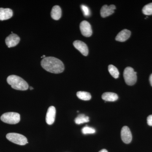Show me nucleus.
<instances>
[{
  "instance_id": "nucleus-1",
  "label": "nucleus",
  "mask_w": 152,
  "mask_h": 152,
  "mask_svg": "<svg viewBox=\"0 0 152 152\" xmlns=\"http://www.w3.org/2000/svg\"><path fill=\"white\" fill-rule=\"evenodd\" d=\"M41 64L44 69L52 73H61L64 70L62 61L55 57H45L41 61Z\"/></svg>"
},
{
  "instance_id": "nucleus-2",
  "label": "nucleus",
  "mask_w": 152,
  "mask_h": 152,
  "mask_svg": "<svg viewBox=\"0 0 152 152\" xmlns=\"http://www.w3.org/2000/svg\"><path fill=\"white\" fill-rule=\"evenodd\" d=\"M7 82L14 89L26 91L28 88V85L24 80L19 76L12 75L7 78Z\"/></svg>"
},
{
  "instance_id": "nucleus-3",
  "label": "nucleus",
  "mask_w": 152,
  "mask_h": 152,
  "mask_svg": "<svg viewBox=\"0 0 152 152\" xmlns=\"http://www.w3.org/2000/svg\"><path fill=\"white\" fill-rule=\"evenodd\" d=\"M1 119L3 122L10 124H16L20 121V116L18 113L9 112L2 115Z\"/></svg>"
},
{
  "instance_id": "nucleus-4",
  "label": "nucleus",
  "mask_w": 152,
  "mask_h": 152,
  "mask_svg": "<svg viewBox=\"0 0 152 152\" xmlns=\"http://www.w3.org/2000/svg\"><path fill=\"white\" fill-rule=\"evenodd\" d=\"M124 77L125 82L129 86H133L137 82V72L131 67H127L125 69Z\"/></svg>"
},
{
  "instance_id": "nucleus-5",
  "label": "nucleus",
  "mask_w": 152,
  "mask_h": 152,
  "mask_svg": "<svg viewBox=\"0 0 152 152\" xmlns=\"http://www.w3.org/2000/svg\"><path fill=\"white\" fill-rule=\"evenodd\" d=\"M6 137L10 141L20 145H24L28 143L26 137L18 133H9L7 134Z\"/></svg>"
},
{
  "instance_id": "nucleus-6",
  "label": "nucleus",
  "mask_w": 152,
  "mask_h": 152,
  "mask_svg": "<svg viewBox=\"0 0 152 152\" xmlns=\"http://www.w3.org/2000/svg\"><path fill=\"white\" fill-rule=\"evenodd\" d=\"M80 30L82 35L86 37H90L92 34V30L89 23L87 21H82L80 24Z\"/></svg>"
},
{
  "instance_id": "nucleus-7",
  "label": "nucleus",
  "mask_w": 152,
  "mask_h": 152,
  "mask_svg": "<svg viewBox=\"0 0 152 152\" xmlns=\"http://www.w3.org/2000/svg\"><path fill=\"white\" fill-rule=\"evenodd\" d=\"M121 137L123 142L126 144H129L132 139V133L129 128L127 126L123 127L121 131Z\"/></svg>"
},
{
  "instance_id": "nucleus-8",
  "label": "nucleus",
  "mask_w": 152,
  "mask_h": 152,
  "mask_svg": "<svg viewBox=\"0 0 152 152\" xmlns=\"http://www.w3.org/2000/svg\"><path fill=\"white\" fill-rule=\"evenodd\" d=\"M20 41L19 36L15 34H12L6 38L5 42L9 48H12L17 46Z\"/></svg>"
},
{
  "instance_id": "nucleus-9",
  "label": "nucleus",
  "mask_w": 152,
  "mask_h": 152,
  "mask_svg": "<svg viewBox=\"0 0 152 152\" xmlns=\"http://www.w3.org/2000/svg\"><path fill=\"white\" fill-rule=\"evenodd\" d=\"M56 109L54 106L49 107L46 117V121L48 125H52L55 122L56 118Z\"/></svg>"
},
{
  "instance_id": "nucleus-10",
  "label": "nucleus",
  "mask_w": 152,
  "mask_h": 152,
  "mask_svg": "<svg viewBox=\"0 0 152 152\" xmlns=\"http://www.w3.org/2000/svg\"><path fill=\"white\" fill-rule=\"evenodd\" d=\"M74 47L84 56H88V49L86 44L82 41L76 40L73 42Z\"/></svg>"
},
{
  "instance_id": "nucleus-11",
  "label": "nucleus",
  "mask_w": 152,
  "mask_h": 152,
  "mask_svg": "<svg viewBox=\"0 0 152 152\" xmlns=\"http://www.w3.org/2000/svg\"><path fill=\"white\" fill-rule=\"evenodd\" d=\"M115 9V6L114 5H111L109 6L105 5L101 8L100 11L101 16L102 18H106L110 15L114 13V10Z\"/></svg>"
},
{
  "instance_id": "nucleus-12",
  "label": "nucleus",
  "mask_w": 152,
  "mask_h": 152,
  "mask_svg": "<svg viewBox=\"0 0 152 152\" xmlns=\"http://www.w3.org/2000/svg\"><path fill=\"white\" fill-rule=\"evenodd\" d=\"M13 14V11L10 9L0 8V20H5L11 18Z\"/></svg>"
},
{
  "instance_id": "nucleus-13",
  "label": "nucleus",
  "mask_w": 152,
  "mask_h": 152,
  "mask_svg": "<svg viewBox=\"0 0 152 152\" xmlns=\"http://www.w3.org/2000/svg\"><path fill=\"white\" fill-rule=\"evenodd\" d=\"M131 34L130 31L127 29L123 30L117 35L115 40L120 42H125L130 37Z\"/></svg>"
},
{
  "instance_id": "nucleus-14",
  "label": "nucleus",
  "mask_w": 152,
  "mask_h": 152,
  "mask_svg": "<svg viewBox=\"0 0 152 152\" xmlns=\"http://www.w3.org/2000/svg\"><path fill=\"white\" fill-rule=\"evenodd\" d=\"M61 9L59 6L58 5L54 6L51 12V16L52 18L56 20H59L61 17Z\"/></svg>"
},
{
  "instance_id": "nucleus-15",
  "label": "nucleus",
  "mask_w": 152,
  "mask_h": 152,
  "mask_svg": "<svg viewBox=\"0 0 152 152\" xmlns=\"http://www.w3.org/2000/svg\"><path fill=\"white\" fill-rule=\"evenodd\" d=\"M102 99L105 102H115L118 99V96L115 93L106 92L104 93L102 95Z\"/></svg>"
},
{
  "instance_id": "nucleus-16",
  "label": "nucleus",
  "mask_w": 152,
  "mask_h": 152,
  "mask_svg": "<svg viewBox=\"0 0 152 152\" xmlns=\"http://www.w3.org/2000/svg\"><path fill=\"white\" fill-rule=\"evenodd\" d=\"M89 122V118L84 114H80L75 119V122L77 124H81Z\"/></svg>"
},
{
  "instance_id": "nucleus-17",
  "label": "nucleus",
  "mask_w": 152,
  "mask_h": 152,
  "mask_svg": "<svg viewBox=\"0 0 152 152\" xmlns=\"http://www.w3.org/2000/svg\"><path fill=\"white\" fill-rule=\"evenodd\" d=\"M77 97L82 100L88 101L91 98V96L89 93L86 91H79L77 93Z\"/></svg>"
},
{
  "instance_id": "nucleus-18",
  "label": "nucleus",
  "mask_w": 152,
  "mask_h": 152,
  "mask_svg": "<svg viewBox=\"0 0 152 152\" xmlns=\"http://www.w3.org/2000/svg\"><path fill=\"white\" fill-rule=\"evenodd\" d=\"M108 71L110 73L114 78L117 79L119 75V72L118 69L113 65H110L108 66Z\"/></svg>"
},
{
  "instance_id": "nucleus-19",
  "label": "nucleus",
  "mask_w": 152,
  "mask_h": 152,
  "mask_svg": "<svg viewBox=\"0 0 152 152\" xmlns=\"http://www.w3.org/2000/svg\"><path fill=\"white\" fill-rule=\"evenodd\" d=\"M142 12L144 15H152V3L146 5L143 8Z\"/></svg>"
},
{
  "instance_id": "nucleus-20",
  "label": "nucleus",
  "mask_w": 152,
  "mask_h": 152,
  "mask_svg": "<svg viewBox=\"0 0 152 152\" xmlns=\"http://www.w3.org/2000/svg\"><path fill=\"white\" fill-rule=\"evenodd\" d=\"M82 132L84 134H94L96 132V130L94 129L89 126H85L82 129Z\"/></svg>"
},
{
  "instance_id": "nucleus-21",
  "label": "nucleus",
  "mask_w": 152,
  "mask_h": 152,
  "mask_svg": "<svg viewBox=\"0 0 152 152\" xmlns=\"http://www.w3.org/2000/svg\"><path fill=\"white\" fill-rule=\"evenodd\" d=\"M81 7L82 11H83L85 16L88 17L90 15L91 12H90L89 9L88 7L84 5H82Z\"/></svg>"
},
{
  "instance_id": "nucleus-22",
  "label": "nucleus",
  "mask_w": 152,
  "mask_h": 152,
  "mask_svg": "<svg viewBox=\"0 0 152 152\" xmlns=\"http://www.w3.org/2000/svg\"><path fill=\"white\" fill-rule=\"evenodd\" d=\"M147 123L150 126H152V115H150L147 118Z\"/></svg>"
},
{
  "instance_id": "nucleus-23",
  "label": "nucleus",
  "mask_w": 152,
  "mask_h": 152,
  "mask_svg": "<svg viewBox=\"0 0 152 152\" xmlns=\"http://www.w3.org/2000/svg\"><path fill=\"white\" fill-rule=\"evenodd\" d=\"M149 81L150 83H151V86H152V74L150 76L149 78Z\"/></svg>"
},
{
  "instance_id": "nucleus-24",
  "label": "nucleus",
  "mask_w": 152,
  "mask_h": 152,
  "mask_svg": "<svg viewBox=\"0 0 152 152\" xmlns=\"http://www.w3.org/2000/svg\"><path fill=\"white\" fill-rule=\"evenodd\" d=\"M99 152H108L107 150L106 149H102Z\"/></svg>"
},
{
  "instance_id": "nucleus-25",
  "label": "nucleus",
  "mask_w": 152,
  "mask_h": 152,
  "mask_svg": "<svg viewBox=\"0 0 152 152\" xmlns=\"http://www.w3.org/2000/svg\"><path fill=\"white\" fill-rule=\"evenodd\" d=\"M30 90H32L33 89H34V88H32V87H30Z\"/></svg>"
},
{
  "instance_id": "nucleus-26",
  "label": "nucleus",
  "mask_w": 152,
  "mask_h": 152,
  "mask_svg": "<svg viewBox=\"0 0 152 152\" xmlns=\"http://www.w3.org/2000/svg\"><path fill=\"white\" fill-rule=\"evenodd\" d=\"M41 58H45V55H44V56H42V57H41Z\"/></svg>"
}]
</instances>
